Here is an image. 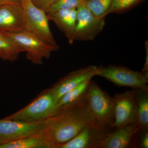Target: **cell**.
<instances>
[{
	"instance_id": "obj_1",
	"label": "cell",
	"mask_w": 148,
	"mask_h": 148,
	"mask_svg": "<svg viewBox=\"0 0 148 148\" xmlns=\"http://www.w3.org/2000/svg\"><path fill=\"white\" fill-rule=\"evenodd\" d=\"M86 93L55 110L41 121L39 128L32 136L45 140L53 148H58L96 122L88 106Z\"/></svg>"
},
{
	"instance_id": "obj_2",
	"label": "cell",
	"mask_w": 148,
	"mask_h": 148,
	"mask_svg": "<svg viewBox=\"0 0 148 148\" xmlns=\"http://www.w3.org/2000/svg\"><path fill=\"white\" fill-rule=\"evenodd\" d=\"M2 32L25 52L27 59L35 65L42 64L44 58H49L51 53L58 48L48 44L24 29Z\"/></svg>"
},
{
	"instance_id": "obj_3",
	"label": "cell",
	"mask_w": 148,
	"mask_h": 148,
	"mask_svg": "<svg viewBox=\"0 0 148 148\" xmlns=\"http://www.w3.org/2000/svg\"><path fill=\"white\" fill-rule=\"evenodd\" d=\"M24 29L48 44L59 48L51 31L47 14L31 0H21Z\"/></svg>"
},
{
	"instance_id": "obj_4",
	"label": "cell",
	"mask_w": 148,
	"mask_h": 148,
	"mask_svg": "<svg viewBox=\"0 0 148 148\" xmlns=\"http://www.w3.org/2000/svg\"><path fill=\"white\" fill-rule=\"evenodd\" d=\"M57 101L49 88H47L29 105L4 119L29 122L42 121L53 112Z\"/></svg>"
},
{
	"instance_id": "obj_5",
	"label": "cell",
	"mask_w": 148,
	"mask_h": 148,
	"mask_svg": "<svg viewBox=\"0 0 148 148\" xmlns=\"http://www.w3.org/2000/svg\"><path fill=\"white\" fill-rule=\"evenodd\" d=\"M86 95L88 106L96 121L114 128L115 103L113 97L92 81L90 82Z\"/></svg>"
},
{
	"instance_id": "obj_6",
	"label": "cell",
	"mask_w": 148,
	"mask_h": 148,
	"mask_svg": "<svg viewBox=\"0 0 148 148\" xmlns=\"http://www.w3.org/2000/svg\"><path fill=\"white\" fill-rule=\"evenodd\" d=\"M95 75L103 77L117 86L132 88L148 86V73L132 71L121 66L98 67Z\"/></svg>"
},
{
	"instance_id": "obj_7",
	"label": "cell",
	"mask_w": 148,
	"mask_h": 148,
	"mask_svg": "<svg viewBox=\"0 0 148 148\" xmlns=\"http://www.w3.org/2000/svg\"><path fill=\"white\" fill-rule=\"evenodd\" d=\"M114 128L96 122L58 148H102Z\"/></svg>"
},
{
	"instance_id": "obj_8",
	"label": "cell",
	"mask_w": 148,
	"mask_h": 148,
	"mask_svg": "<svg viewBox=\"0 0 148 148\" xmlns=\"http://www.w3.org/2000/svg\"><path fill=\"white\" fill-rule=\"evenodd\" d=\"M77 19L74 40H92L104 29L105 18L95 17L87 8L84 2L77 8Z\"/></svg>"
},
{
	"instance_id": "obj_9",
	"label": "cell",
	"mask_w": 148,
	"mask_h": 148,
	"mask_svg": "<svg viewBox=\"0 0 148 148\" xmlns=\"http://www.w3.org/2000/svg\"><path fill=\"white\" fill-rule=\"evenodd\" d=\"M113 98L114 127L138 123V106L133 89L115 94Z\"/></svg>"
},
{
	"instance_id": "obj_10",
	"label": "cell",
	"mask_w": 148,
	"mask_h": 148,
	"mask_svg": "<svg viewBox=\"0 0 148 148\" xmlns=\"http://www.w3.org/2000/svg\"><path fill=\"white\" fill-rule=\"evenodd\" d=\"M41 121L0 120V145L32 136L39 128Z\"/></svg>"
},
{
	"instance_id": "obj_11",
	"label": "cell",
	"mask_w": 148,
	"mask_h": 148,
	"mask_svg": "<svg viewBox=\"0 0 148 148\" xmlns=\"http://www.w3.org/2000/svg\"><path fill=\"white\" fill-rule=\"evenodd\" d=\"M97 69V66L91 65L73 71L60 79L49 89L58 100L72 88L86 80L92 79L95 76Z\"/></svg>"
},
{
	"instance_id": "obj_12",
	"label": "cell",
	"mask_w": 148,
	"mask_h": 148,
	"mask_svg": "<svg viewBox=\"0 0 148 148\" xmlns=\"http://www.w3.org/2000/svg\"><path fill=\"white\" fill-rule=\"evenodd\" d=\"M140 127L138 122L114 127L105 140L102 148H131L133 136Z\"/></svg>"
},
{
	"instance_id": "obj_13",
	"label": "cell",
	"mask_w": 148,
	"mask_h": 148,
	"mask_svg": "<svg viewBox=\"0 0 148 148\" xmlns=\"http://www.w3.org/2000/svg\"><path fill=\"white\" fill-rule=\"evenodd\" d=\"M24 29L21 4L0 6V31L10 32Z\"/></svg>"
},
{
	"instance_id": "obj_14",
	"label": "cell",
	"mask_w": 148,
	"mask_h": 148,
	"mask_svg": "<svg viewBox=\"0 0 148 148\" xmlns=\"http://www.w3.org/2000/svg\"><path fill=\"white\" fill-rule=\"evenodd\" d=\"M77 9L63 10L47 13L49 20L53 21L63 32L69 43L74 41L77 19Z\"/></svg>"
},
{
	"instance_id": "obj_15",
	"label": "cell",
	"mask_w": 148,
	"mask_h": 148,
	"mask_svg": "<svg viewBox=\"0 0 148 148\" xmlns=\"http://www.w3.org/2000/svg\"><path fill=\"white\" fill-rule=\"evenodd\" d=\"M21 49L10 38L0 31V59L13 62L18 60Z\"/></svg>"
},
{
	"instance_id": "obj_16",
	"label": "cell",
	"mask_w": 148,
	"mask_h": 148,
	"mask_svg": "<svg viewBox=\"0 0 148 148\" xmlns=\"http://www.w3.org/2000/svg\"><path fill=\"white\" fill-rule=\"evenodd\" d=\"M138 106V123L141 127H148V86L133 88Z\"/></svg>"
},
{
	"instance_id": "obj_17",
	"label": "cell",
	"mask_w": 148,
	"mask_h": 148,
	"mask_svg": "<svg viewBox=\"0 0 148 148\" xmlns=\"http://www.w3.org/2000/svg\"><path fill=\"white\" fill-rule=\"evenodd\" d=\"M0 148H53V146L41 138L29 136L0 145Z\"/></svg>"
},
{
	"instance_id": "obj_18",
	"label": "cell",
	"mask_w": 148,
	"mask_h": 148,
	"mask_svg": "<svg viewBox=\"0 0 148 148\" xmlns=\"http://www.w3.org/2000/svg\"><path fill=\"white\" fill-rule=\"evenodd\" d=\"M91 81V79L84 81L62 95L57 101L53 111L84 95L87 92Z\"/></svg>"
},
{
	"instance_id": "obj_19",
	"label": "cell",
	"mask_w": 148,
	"mask_h": 148,
	"mask_svg": "<svg viewBox=\"0 0 148 148\" xmlns=\"http://www.w3.org/2000/svg\"><path fill=\"white\" fill-rule=\"evenodd\" d=\"M114 0H87L84 2L87 8L94 16L105 18L108 15Z\"/></svg>"
},
{
	"instance_id": "obj_20",
	"label": "cell",
	"mask_w": 148,
	"mask_h": 148,
	"mask_svg": "<svg viewBox=\"0 0 148 148\" xmlns=\"http://www.w3.org/2000/svg\"><path fill=\"white\" fill-rule=\"evenodd\" d=\"M83 2L81 0H57L51 6L46 13H51L63 10L77 9Z\"/></svg>"
},
{
	"instance_id": "obj_21",
	"label": "cell",
	"mask_w": 148,
	"mask_h": 148,
	"mask_svg": "<svg viewBox=\"0 0 148 148\" xmlns=\"http://www.w3.org/2000/svg\"><path fill=\"white\" fill-rule=\"evenodd\" d=\"M141 1L142 0H114L108 14L124 12L132 8Z\"/></svg>"
},
{
	"instance_id": "obj_22",
	"label": "cell",
	"mask_w": 148,
	"mask_h": 148,
	"mask_svg": "<svg viewBox=\"0 0 148 148\" xmlns=\"http://www.w3.org/2000/svg\"><path fill=\"white\" fill-rule=\"evenodd\" d=\"M131 148H148V127H140L135 133L132 139Z\"/></svg>"
},
{
	"instance_id": "obj_23",
	"label": "cell",
	"mask_w": 148,
	"mask_h": 148,
	"mask_svg": "<svg viewBox=\"0 0 148 148\" xmlns=\"http://www.w3.org/2000/svg\"><path fill=\"white\" fill-rule=\"evenodd\" d=\"M34 5L46 12L57 0H31Z\"/></svg>"
},
{
	"instance_id": "obj_24",
	"label": "cell",
	"mask_w": 148,
	"mask_h": 148,
	"mask_svg": "<svg viewBox=\"0 0 148 148\" xmlns=\"http://www.w3.org/2000/svg\"><path fill=\"white\" fill-rule=\"evenodd\" d=\"M21 0H0V6L8 4H21Z\"/></svg>"
},
{
	"instance_id": "obj_25",
	"label": "cell",
	"mask_w": 148,
	"mask_h": 148,
	"mask_svg": "<svg viewBox=\"0 0 148 148\" xmlns=\"http://www.w3.org/2000/svg\"><path fill=\"white\" fill-rule=\"evenodd\" d=\"M81 1H82L83 2L85 1H87V0H81Z\"/></svg>"
}]
</instances>
